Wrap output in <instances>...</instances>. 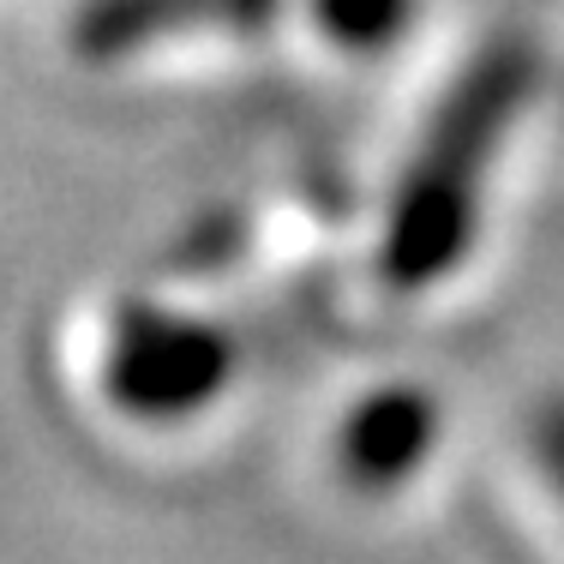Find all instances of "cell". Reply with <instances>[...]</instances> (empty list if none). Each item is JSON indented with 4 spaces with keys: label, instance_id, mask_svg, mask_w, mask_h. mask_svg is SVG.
Listing matches in <instances>:
<instances>
[{
    "label": "cell",
    "instance_id": "obj_4",
    "mask_svg": "<svg viewBox=\"0 0 564 564\" xmlns=\"http://www.w3.org/2000/svg\"><path fill=\"white\" fill-rule=\"evenodd\" d=\"M282 0H120L115 7V31L120 36H151L169 31V24H264L276 19Z\"/></svg>",
    "mask_w": 564,
    "mask_h": 564
},
{
    "label": "cell",
    "instance_id": "obj_6",
    "mask_svg": "<svg viewBox=\"0 0 564 564\" xmlns=\"http://www.w3.org/2000/svg\"><path fill=\"white\" fill-rule=\"evenodd\" d=\"M534 456H541L546 487H553L558 499H564V397H558V402H546L541 421H534Z\"/></svg>",
    "mask_w": 564,
    "mask_h": 564
},
{
    "label": "cell",
    "instance_id": "obj_3",
    "mask_svg": "<svg viewBox=\"0 0 564 564\" xmlns=\"http://www.w3.org/2000/svg\"><path fill=\"white\" fill-rule=\"evenodd\" d=\"M438 445V402L426 391H391L367 397L355 414H348L343 426V468L355 487H397V480H409L414 468L426 463V451Z\"/></svg>",
    "mask_w": 564,
    "mask_h": 564
},
{
    "label": "cell",
    "instance_id": "obj_5",
    "mask_svg": "<svg viewBox=\"0 0 564 564\" xmlns=\"http://www.w3.org/2000/svg\"><path fill=\"white\" fill-rule=\"evenodd\" d=\"M414 12H421V0H313V19L330 31V43L355 48V55L391 48Z\"/></svg>",
    "mask_w": 564,
    "mask_h": 564
},
{
    "label": "cell",
    "instance_id": "obj_1",
    "mask_svg": "<svg viewBox=\"0 0 564 564\" xmlns=\"http://www.w3.org/2000/svg\"><path fill=\"white\" fill-rule=\"evenodd\" d=\"M534 85H541V48L517 31L492 36L456 73L391 198V223H384L379 247V271L391 289H433L438 276H451L468 259L487 169L505 132L517 127V115L529 109Z\"/></svg>",
    "mask_w": 564,
    "mask_h": 564
},
{
    "label": "cell",
    "instance_id": "obj_2",
    "mask_svg": "<svg viewBox=\"0 0 564 564\" xmlns=\"http://www.w3.org/2000/svg\"><path fill=\"white\" fill-rule=\"evenodd\" d=\"M120 397L144 414H186L228 384V343L193 318L132 313L115 355Z\"/></svg>",
    "mask_w": 564,
    "mask_h": 564
}]
</instances>
